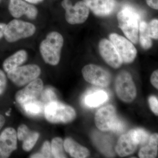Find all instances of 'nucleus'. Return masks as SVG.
<instances>
[{
	"label": "nucleus",
	"instance_id": "423d86ee",
	"mask_svg": "<svg viewBox=\"0 0 158 158\" xmlns=\"http://www.w3.org/2000/svg\"><path fill=\"white\" fill-rule=\"evenodd\" d=\"M41 69L36 64L19 66L7 73V77L16 86L21 87L38 78L41 74Z\"/></svg>",
	"mask_w": 158,
	"mask_h": 158
},
{
	"label": "nucleus",
	"instance_id": "a878e982",
	"mask_svg": "<svg viewBox=\"0 0 158 158\" xmlns=\"http://www.w3.org/2000/svg\"><path fill=\"white\" fill-rule=\"evenodd\" d=\"M148 31L151 38L157 40L158 38V20L153 19L148 24Z\"/></svg>",
	"mask_w": 158,
	"mask_h": 158
},
{
	"label": "nucleus",
	"instance_id": "f704fd0d",
	"mask_svg": "<svg viewBox=\"0 0 158 158\" xmlns=\"http://www.w3.org/2000/svg\"><path fill=\"white\" fill-rule=\"evenodd\" d=\"M6 24L4 23H0V40L4 37Z\"/></svg>",
	"mask_w": 158,
	"mask_h": 158
},
{
	"label": "nucleus",
	"instance_id": "cd10ccee",
	"mask_svg": "<svg viewBox=\"0 0 158 158\" xmlns=\"http://www.w3.org/2000/svg\"><path fill=\"white\" fill-rule=\"evenodd\" d=\"M125 125L124 123L116 117L113 122L110 131L116 133H122L124 131Z\"/></svg>",
	"mask_w": 158,
	"mask_h": 158
},
{
	"label": "nucleus",
	"instance_id": "e433bc0d",
	"mask_svg": "<svg viewBox=\"0 0 158 158\" xmlns=\"http://www.w3.org/2000/svg\"><path fill=\"white\" fill-rule=\"evenodd\" d=\"M24 1L31 5H36V4L42 2L44 0H24Z\"/></svg>",
	"mask_w": 158,
	"mask_h": 158
},
{
	"label": "nucleus",
	"instance_id": "6ab92c4d",
	"mask_svg": "<svg viewBox=\"0 0 158 158\" xmlns=\"http://www.w3.org/2000/svg\"><path fill=\"white\" fill-rule=\"evenodd\" d=\"M148 143L141 148L138 153L141 158H154L158 155V135L153 134L149 137Z\"/></svg>",
	"mask_w": 158,
	"mask_h": 158
},
{
	"label": "nucleus",
	"instance_id": "39448f33",
	"mask_svg": "<svg viewBox=\"0 0 158 158\" xmlns=\"http://www.w3.org/2000/svg\"><path fill=\"white\" fill-rule=\"evenodd\" d=\"M115 88L118 98L125 102H131L136 98L135 85L131 74L126 71L120 72L116 77Z\"/></svg>",
	"mask_w": 158,
	"mask_h": 158
},
{
	"label": "nucleus",
	"instance_id": "f8f14e48",
	"mask_svg": "<svg viewBox=\"0 0 158 158\" xmlns=\"http://www.w3.org/2000/svg\"><path fill=\"white\" fill-rule=\"evenodd\" d=\"M98 48L101 56L108 65L115 69L121 66L123 62L121 57L110 40H101L99 43Z\"/></svg>",
	"mask_w": 158,
	"mask_h": 158
},
{
	"label": "nucleus",
	"instance_id": "5701e85b",
	"mask_svg": "<svg viewBox=\"0 0 158 158\" xmlns=\"http://www.w3.org/2000/svg\"><path fill=\"white\" fill-rule=\"evenodd\" d=\"M51 148L53 157L56 158H67L64 147V142L62 138L56 137L52 140Z\"/></svg>",
	"mask_w": 158,
	"mask_h": 158
},
{
	"label": "nucleus",
	"instance_id": "4be33fe9",
	"mask_svg": "<svg viewBox=\"0 0 158 158\" xmlns=\"http://www.w3.org/2000/svg\"><path fill=\"white\" fill-rule=\"evenodd\" d=\"M138 35L140 44L144 49H149L152 47V40L148 31V23L144 21L140 23Z\"/></svg>",
	"mask_w": 158,
	"mask_h": 158
},
{
	"label": "nucleus",
	"instance_id": "9b49d317",
	"mask_svg": "<svg viewBox=\"0 0 158 158\" xmlns=\"http://www.w3.org/2000/svg\"><path fill=\"white\" fill-rule=\"evenodd\" d=\"M8 9L9 13L15 18L25 15L29 19L33 20L38 15L37 8L23 0H9Z\"/></svg>",
	"mask_w": 158,
	"mask_h": 158
},
{
	"label": "nucleus",
	"instance_id": "f257e3e1",
	"mask_svg": "<svg viewBox=\"0 0 158 158\" xmlns=\"http://www.w3.org/2000/svg\"><path fill=\"white\" fill-rule=\"evenodd\" d=\"M64 38L56 31L50 32L40 42L39 50L42 59L50 65H56L60 62Z\"/></svg>",
	"mask_w": 158,
	"mask_h": 158
},
{
	"label": "nucleus",
	"instance_id": "bb28decb",
	"mask_svg": "<svg viewBox=\"0 0 158 158\" xmlns=\"http://www.w3.org/2000/svg\"><path fill=\"white\" fill-rule=\"evenodd\" d=\"M31 131L26 125H21L18 128L17 132H16L18 139L20 141H23Z\"/></svg>",
	"mask_w": 158,
	"mask_h": 158
},
{
	"label": "nucleus",
	"instance_id": "473e14b6",
	"mask_svg": "<svg viewBox=\"0 0 158 158\" xmlns=\"http://www.w3.org/2000/svg\"><path fill=\"white\" fill-rule=\"evenodd\" d=\"M152 85L156 88L158 89V71H155L152 73L150 78Z\"/></svg>",
	"mask_w": 158,
	"mask_h": 158
},
{
	"label": "nucleus",
	"instance_id": "c85d7f7f",
	"mask_svg": "<svg viewBox=\"0 0 158 158\" xmlns=\"http://www.w3.org/2000/svg\"><path fill=\"white\" fill-rule=\"evenodd\" d=\"M42 93V98L44 101L45 102H50L57 101V97L56 94L54 93L53 90L48 88L45 89L41 92Z\"/></svg>",
	"mask_w": 158,
	"mask_h": 158
},
{
	"label": "nucleus",
	"instance_id": "7c9ffc66",
	"mask_svg": "<svg viewBox=\"0 0 158 158\" xmlns=\"http://www.w3.org/2000/svg\"><path fill=\"white\" fill-rule=\"evenodd\" d=\"M41 153L44 158H52V152L51 143L49 141H44L41 150Z\"/></svg>",
	"mask_w": 158,
	"mask_h": 158
},
{
	"label": "nucleus",
	"instance_id": "58836bf2",
	"mask_svg": "<svg viewBox=\"0 0 158 158\" xmlns=\"http://www.w3.org/2000/svg\"><path fill=\"white\" fill-rule=\"evenodd\" d=\"M0 2H1V0H0Z\"/></svg>",
	"mask_w": 158,
	"mask_h": 158
},
{
	"label": "nucleus",
	"instance_id": "4c0bfd02",
	"mask_svg": "<svg viewBox=\"0 0 158 158\" xmlns=\"http://www.w3.org/2000/svg\"><path fill=\"white\" fill-rule=\"evenodd\" d=\"M30 158H44L43 156L42 155L41 153H37L34 154L31 156Z\"/></svg>",
	"mask_w": 158,
	"mask_h": 158
},
{
	"label": "nucleus",
	"instance_id": "dca6fc26",
	"mask_svg": "<svg viewBox=\"0 0 158 158\" xmlns=\"http://www.w3.org/2000/svg\"><path fill=\"white\" fill-rule=\"evenodd\" d=\"M89 10L100 17H106L113 14L117 7L116 0H84Z\"/></svg>",
	"mask_w": 158,
	"mask_h": 158
},
{
	"label": "nucleus",
	"instance_id": "2eb2a0df",
	"mask_svg": "<svg viewBox=\"0 0 158 158\" xmlns=\"http://www.w3.org/2000/svg\"><path fill=\"white\" fill-rule=\"evenodd\" d=\"M138 145L135 130H131L119 138L115 150L118 156L121 157L126 156L135 152Z\"/></svg>",
	"mask_w": 158,
	"mask_h": 158
},
{
	"label": "nucleus",
	"instance_id": "393cba45",
	"mask_svg": "<svg viewBox=\"0 0 158 158\" xmlns=\"http://www.w3.org/2000/svg\"><path fill=\"white\" fill-rule=\"evenodd\" d=\"M135 130V134L138 144H144L149 140V134L145 130L141 128H138Z\"/></svg>",
	"mask_w": 158,
	"mask_h": 158
},
{
	"label": "nucleus",
	"instance_id": "c9c22d12",
	"mask_svg": "<svg viewBox=\"0 0 158 158\" xmlns=\"http://www.w3.org/2000/svg\"><path fill=\"white\" fill-rule=\"evenodd\" d=\"M6 123V118L2 114H0V131Z\"/></svg>",
	"mask_w": 158,
	"mask_h": 158
},
{
	"label": "nucleus",
	"instance_id": "2f4dec72",
	"mask_svg": "<svg viewBox=\"0 0 158 158\" xmlns=\"http://www.w3.org/2000/svg\"><path fill=\"white\" fill-rule=\"evenodd\" d=\"M148 103L151 110L156 115H158V100L155 96H151L148 98Z\"/></svg>",
	"mask_w": 158,
	"mask_h": 158
},
{
	"label": "nucleus",
	"instance_id": "4468645a",
	"mask_svg": "<svg viewBox=\"0 0 158 158\" xmlns=\"http://www.w3.org/2000/svg\"><path fill=\"white\" fill-rule=\"evenodd\" d=\"M116 117L115 108L112 105L106 106L96 112L94 117L95 125L102 131H110Z\"/></svg>",
	"mask_w": 158,
	"mask_h": 158
},
{
	"label": "nucleus",
	"instance_id": "f03ea898",
	"mask_svg": "<svg viewBox=\"0 0 158 158\" xmlns=\"http://www.w3.org/2000/svg\"><path fill=\"white\" fill-rule=\"evenodd\" d=\"M118 26L126 37L136 44L138 41L140 17L138 12L130 6H125L117 15Z\"/></svg>",
	"mask_w": 158,
	"mask_h": 158
},
{
	"label": "nucleus",
	"instance_id": "7ed1b4c3",
	"mask_svg": "<svg viewBox=\"0 0 158 158\" xmlns=\"http://www.w3.org/2000/svg\"><path fill=\"white\" fill-rule=\"evenodd\" d=\"M47 120L52 123H67L73 121L76 113L73 108L57 101L48 103L44 109Z\"/></svg>",
	"mask_w": 158,
	"mask_h": 158
},
{
	"label": "nucleus",
	"instance_id": "aec40b11",
	"mask_svg": "<svg viewBox=\"0 0 158 158\" xmlns=\"http://www.w3.org/2000/svg\"><path fill=\"white\" fill-rule=\"evenodd\" d=\"M21 106L26 114L30 116H39L44 112L43 104L36 99L26 102Z\"/></svg>",
	"mask_w": 158,
	"mask_h": 158
},
{
	"label": "nucleus",
	"instance_id": "c756f323",
	"mask_svg": "<svg viewBox=\"0 0 158 158\" xmlns=\"http://www.w3.org/2000/svg\"><path fill=\"white\" fill-rule=\"evenodd\" d=\"M7 86V76L5 72L0 69V96L5 93Z\"/></svg>",
	"mask_w": 158,
	"mask_h": 158
},
{
	"label": "nucleus",
	"instance_id": "20e7f679",
	"mask_svg": "<svg viewBox=\"0 0 158 158\" xmlns=\"http://www.w3.org/2000/svg\"><path fill=\"white\" fill-rule=\"evenodd\" d=\"M36 31V27L33 24L15 19L6 24L4 37L7 42L14 43L33 36Z\"/></svg>",
	"mask_w": 158,
	"mask_h": 158
},
{
	"label": "nucleus",
	"instance_id": "b1692460",
	"mask_svg": "<svg viewBox=\"0 0 158 158\" xmlns=\"http://www.w3.org/2000/svg\"><path fill=\"white\" fill-rule=\"evenodd\" d=\"M39 136V134L37 132L31 131L28 135L23 141V150L26 152H29L33 149L37 143Z\"/></svg>",
	"mask_w": 158,
	"mask_h": 158
},
{
	"label": "nucleus",
	"instance_id": "f3484780",
	"mask_svg": "<svg viewBox=\"0 0 158 158\" xmlns=\"http://www.w3.org/2000/svg\"><path fill=\"white\" fill-rule=\"evenodd\" d=\"M28 53L25 50H20L6 58L3 62V70L6 73L19 67L27 61Z\"/></svg>",
	"mask_w": 158,
	"mask_h": 158
},
{
	"label": "nucleus",
	"instance_id": "ddd939ff",
	"mask_svg": "<svg viewBox=\"0 0 158 158\" xmlns=\"http://www.w3.org/2000/svg\"><path fill=\"white\" fill-rule=\"evenodd\" d=\"M44 84L41 79L32 81L24 88L18 91L15 95L16 102L20 105L26 102L36 99L43 90Z\"/></svg>",
	"mask_w": 158,
	"mask_h": 158
},
{
	"label": "nucleus",
	"instance_id": "9d476101",
	"mask_svg": "<svg viewBox=\"0 0 158 158\" xmlns=\"http://www.w3.org/2000/svg\"><path fill=\"white\" fill-rule=\"evenodd\" d=\"M17 139L13 128H6L0 133V158H9L17 149Z\"/></svg>",
	"mask_w": 158,
	"mask_h": 158
},
{
	"label": "nucleus",
	"instance_id": "0eeeda50",
	"mask_svg": "<svg viewBox=\"0 0 158 158\" xmlns=\"http://www.w3.org/2000/svg\"><path fill=\"white\" fill-rule=\"evenodd\" d=\"M65 9V19L71 25L83 23L88 19L89 9L84 1H80L73 6L70 0H63L61 3Z\"/></svg>",
	"mask_w": 158,
	"mask_h": 158
},
{
	"label": "nucleus",
	"instance_id": "72a5a7b5",
	"mask_svg": "<svg viewBox=\"0 0 158 158\" xmlns=\"http://www.w3.org/2000/svg\"><path fill=\"white\" fill-rule=\"evenodd\" d=\"M147 5L153 9L158 10V0H146Z\"/></svg>",
	"mask_w": 158,
	"mask_h": 158
},
{
	"label": "nucleus",
	"instance_id": "6e6552de",
	"mask_svg": "<svg viewBox=\"0 0 158 158\" xmlns=\"http://www.w3.org/2000/svg\"><path fill=\"white\" fill-rule=\"evenodd\" d=\"M82 73L85 81L99 87H105L110 85L111 75L102 67L94 64L85 65L82 69Z\"/></svg>",
	"mask_w": 158,
	"mask_h": 158
},
{
	"label": "nucleus",
	"instance_id": "a211bd4d",
	"mask_svg": "<svg viewBox=\"0 0 158 158\" xmlns=\"http://www.w3.org/2000/svg\"><path fill=\"white\" fill-rule=\"evenodd\" d=\"M64 147L65 151L73 158H85L90 155L88 148L82 146L71 138L65 139Z\"/></svg>",
	"mask_w": 158,
	"mask_h": 158
},
{
	"label": "nucleus",
	"instance_id": "1a4fd4ad",
	"mask_svg": "<svg viewBox=\"0 0 158 158\" xmlns=\"http://www.w3.org/2000/svg\"><path fill=\"white\" fill-rule=\"evenodd\" d=\"M109 38L121 57L123 62L131 63L135 60L137 56V49L131 41L116 33L110 34Z\"/></svg>",
	"mask_w": 158,
	"mask_h": 158
},
{
	"label": "nucleus",
	"instance_id": "412c9836",
	"mask_svg": "<svg viewBox=\"0 0 158 158\" xmlns=\"http://www.w3.org/2000/svg\"><path fill=\"white\" fill-rule=\"evenodd\" d=\"M108 99L107 94L103 90H99L86 96L85 102L88 106L95 108L102 104Z\"/></svg>",
	"mask_w": 158,
	"mask_h": 158
}]
</instances>
